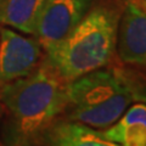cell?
I'll return each mask as SVG.
<instances>
[{
	"instance_id": "6da1fadb",
	"label": "cell",
	"mask_w": 146,
	"mask_h": 146,
	"mask_svg": "<svg viewBox=\"0 0 146 146\" xmlns=\"http://www.w3.org/2000/svg\"><path fill=\"white\" fill-rule=\"evenodd\" d=\"M6 110L3 140L7 145H31L42 140L68 107V82L46 58L28 76L0 90Z\"/></svg>"
},
{
	"instance_id": "30bf717a",
	"label": "cell",
	"mask_w": 146,
	"mask_h": 146,
	"mask_svg": "<svg viewBox=\"0 0 146 146\" xmlns=\"http://www.w3.org/2000/svg\"><path fill=\"white\" fill-rule=\"evenodd\" d=\"M133 96H134V100H136V101H141L146 104V93H141V91H139L136 94L133 93Z\"/></svg>"
},
{
	"instance_id": "5b68a950",
	"label": "cell",
	"mask_w": 146,
	"mask_h": 146,
	"mask_svg": "<svg viewBox=\"0 0 146 146\" xmlns=\"http://www.w3.org/2000/svg\"><path fill=\"white\" fill-rule=\"evenodd\" d=\"M91 4L93 0H48L34 32L42 49L46 51L65 39L88 13Z\"/></svg>"
},
{
	"instance_id": "ba28073f",
	"label": "cell",
	"mask_w": 146,
	"mask_h": 146,
	"mask_svg": "<svg viewBox=\"0 0 146 146\" xmlns=\"http://www.w3.org/2000/svg\"><path fill=\"white\" fill-rule=\"evenodd\" d=\"M42 140L55 146H116L102 131L77 121L54 123Z\"/></svg>"
},
{
	"instance_id": "277c9868",
	"label": "cell",
	"mask_w": 146,
	"mask_h": 146,
	"mask_svg": "<svg viewBox=\"0 0 146 146\" xmlns=\"http://www.w3.org/2000/svg\"><path fill=\"white\" fill-rule=\"evenodd\" d=\"M42 45L35 36H25L6 27L0 28V90L28 76L40 63Z\"/></svg>"
},
{
	"instance_id": "9c48e42d",
	"label": "cell",
	"mask_w": 146,
	"mask_h": 146,
	"mask_svg": "<svg viewBox=\"0 0 146 146\" xmlns=\"http://www.w3.org/2000/svg\"><path fill=\"white\" fill-rule=\"evenodd\" d=\"M48 0H0V25L34 35Z\"/></svg>"
},
{
	"instance_id": "8992f818",
	"label": "cell",
	"mask_w": 146,
	"mask_h": 146,
	"mask_svg": "<svg viewBox=\"0 0 146 146\" xmlns=\"http://www.w3.org/2000/svg\"><path fill=\"white\" fill-rule=\"evenodd\" d=\"M116 48L123 62L146 67V11L134 1L127 4L118 21Z\"/></svg>"
},
{
	"instance_id": "7c38bea8",
	"label": "cell",
	"mask_w": 146,
	"mask_h": 146,
	"mask_svg": "<svg viewBox=\"0 0 146 146\" xmlns=\"http://www.w3.org/2000/svg\"><path fill=\"white\" fill-rule=\"evenodd\" d=\"M1 111H3V108H1V105H0V117H1Z\"/></svg>"
},
{
	"instance_id": "7a4b0ae2",
	"label": "cell",
	"mask_w": 146,
	"mask_h": 146,
	"mask_svg": "<svg viewBox=\"0 0 146 146\" xmlns=\"http://www.w3.org/2000/svg\"><path fill=\"white\" fill-rule=\"evenodd\" d=\"M118 21L113 7L90 9L65 39L45 51V58L68 83L100 70L115 54Z\"/></svg>"
},
{
	"instance_id": "3957f363",
	"label": "cell",
	"mask_w": 146,
	"mask_h": 146,
	"mask_svg": "<svg viewBox=\"0 0 146 146\" xmlns=\"http://www.w3.org/2000/svg\"><path fill=\"white\" fill-rule=\"evenodd\" d=\"M134 100L133 91L115 72L96 70L68 83L70 118L96 129H106Z\"/></svg>"
},
{
	"instance_id": "52a82bcc",
	"label": "cell",
	"mask_w": 146,
	"mask_h": 146,
	"mask_svg": "<svg viewBox=\"0 0 146 146\" xmlns=\"http://www.w3.org/2000/svg\"><path fill=\"white\" fill-rule=\"evenodd\" d=\"M102 134L116 146H146V104L131 105Z\"/></svg>"
},
{
	"instance_id": "8fae6325",
	"label": "cell",
	"mask_w": 146,
	"mask_h": 146,
	"mask_svg": "<svg viewBox=\"0 0 146 146\" xmlns=\"http://www.w3.org/2000/svg\"><path fill=\"white\" fill-rule=\"evenodd\" d=\"M138 1H139V4H140L139 6H141V7H143L144 10L146 11V0H138Z\"/></svg>"
}]
</instances>
